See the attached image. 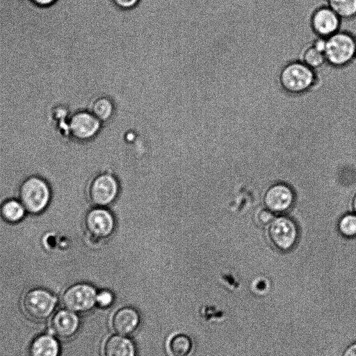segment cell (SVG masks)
Wrapping results in <instances>:
<instances>
[{"label":"cell","instance_id":"obj_22","mask_svg":"<svg viewBox=\"0 0 356 356\" xmlns=\"http://www.w3.org/2000/svg\"><path fill=\"white\" fill-rule=\"evenodd\" d=\"M255 218L259 225H267L271 223L275 219V216L274 213L266 208L258 210Z\"/></svg>","mask_w":356,"mask_h":356},{"label":"cell","instance_id":"obj_7","mask_svg":"<svg viewBox=\"0 0 356 356\" xmlns=\"http://www.w3.org/2000/svg\"><path fill=\"white\" fill-rule=\"evenodd\" d=\"M97 294L93 286L88 284H76L65 291L63 302L65 307L72 312H84L97 303Z\"/></svg>","mask_w":356,"mask_h":356},{"label":"cell","instance_id":"obj_25","mask_svg":"<svg viewBox=\"0 0 356 356\" xmlns=\"http://www.w3.org/2000/svg\"><path fill=\"white\" fill-rule=\"evenodd\" d=\"M341 356H356V341L347 346L343 350Z\"/></svg>","mask_w":356,"mask_h":356},{"label":"cell","instance_id":"obj_1","mask_svg":"<svg viewBox=\"0 0 356 356\" xmlns=\"http://www.w3.org/2000/svg\"><path fill=\"white\" fill-rule=\"evenodd\" d=\"M51 190L48 183L38 176L25 179L18 189V200L25 211L36 215L48 207L51 200Z\"/></svg>","mask_w":356,"mask_h":356},{"label":"cell","instance_id":"obj_6","mask_svg":"<svg viewBox=\"0 0 356 356\" xmlns=\"http://www.w3.org/2000/svg\"><path fill=\"white\" fill-rule=\"evenodd\" d=\"M102 122L87 108L74 113L69 120L70 137L76 140H86L99 131Z\"/></svg>","mask_w":356,"mask_h":356},{"label":"cell","instance_id":"obj_26","mask_svg":"<svg viewBox=\"0 0 356 356\" xmlns=\"http://www.w3.org/2000/svg\"><path fill=\"white\" fill-rule=\"evenodd\" d=\"M34 3L40 6H48L54 4L57 0H31Z\"/></svg>","mask_w":356,"mask_h":356},{"label":"cell","instance_id":"obj_20","mask_svg":"<svg viewBox=\"0 0 356 356\" xmlns=\"http://www.w3.org/2000/svg\"><path fill=\"white\" fill-rule=\"evenodd\" d=\"M300 61L314 70L321 68L327 63L324 53L312 44L303 50L300 57Z\"/></svg>","mask_w":356,"mask_h":356},{"label":"cell","instance_id":"obj_21","mask_svg":"<svg viewBox=\"0 0 356 356\" xmlns=\"http://www.w3.org/2000/svg\"><path fill=\"white\" fill-rule=\"evenodd\" d=\"M340 233L348 238L356 236V214L348 213L341 217L338 223Z\"/></svg>","mask_w":356,"mask_h":356},{"label":"cell","instance_id":"obj_3","mask_svg":"<svg viewBox=\"0 0 356 356\" xmlns=\"http://www.w3.org/2000/svg\"><path fill=\"white\" fill-rule=\"evenodd\" d=\"M315 81V71L300 61L288 63L280 74L282 88L291 94L306 92L312 88Z\"/></svg>","mask_w":356,"mask_h":356},{"label":"cell","instance_id":"obj_17","mask_svg":"<svg viewBox=\"0 0 356 356\" xmlns=\"http://www.w3.org/2000/svg\"><path fill=\"white\" fill-rule=\"evenodd\" d=\"M26 211L19 201L15 199L5 200L0 206V216L3 220L10 223L22 220Z\"/></svg>","mask_w":356,"mask_h":356},{"label":"cell","instance_id":"obj_5","mask_svg":"<svg viewBox=\"0 0 356 356\" xmlns=\"http://www.w3.org/2000/svg\"><path fill=\"white\" fill-rule=\"evenodd\" d=\"M268 235L271 242L279 250L287 251L296 244L298 232L293 220L286 216H280L269 225Z\"/></svg>","mask_w":356,"mask_h":356},{"label":"cell","instance_id":"obj_12","mask_svg":"<svg viewBox=\"0 0 356 356\" xmlns=\"http://www.w3.org/2000/svg\"><path fill=\"white\" fill-rule=\"evenodd\" d=\"M51 326L57 336L69 338L78 330L79 320L74 313L68 310H61L53 318Z\"/></svg>","mask_w":356,"mask_h":356},{"label":"cell","instance_id":"obj_11","mask_svg":"<svg viewBox=\"0 0 356 356\" xmlns=\"http://www.w3.org/2000/svg\"><path fill=\"white\" fill-rule=\"evenodd\" d=\"M117 193L115 180L109 175L99 177L92 184L90 194L92 200L98 204L111 202Z\"/></svg>","mask_w":356,"mask_h":356},{"label":"cell","instance_id":"obj_18","mask_svg":"<svg viewBox=\"0 0 356 356\" xmlns=\"http://www.w3.org/2000/svg\"><path fill=\"white\" fill-rule=\"evenodd\" d=\"M322 1L341 20H349L356 17V0H322Z\"/></svg>","mask_w":356,"mask_h":356},{"label":"cell","instance_id":"obj_24","mask_svg":"<svg viewBox=\"0 0 356 356\" xmlns=\"http://www.w3.org/2000/svg\"><path fill=\"white\" fill-rule=\"evenodd\" d=\"M113 4L119 9L129 10L135 8L140 0H111Z\"/></svg>","mask_w":356,"mask_h":356},{"label":"cell","instance_id":"obj_27","mask_svg":"<svg viewBox=\"0 0 356 356\" xmlns=\"http://www.w3.org/2000/svg\"><path fill=\"white\" fill-rule=\"evenodd\" d=\"M353 208L354 213L356 214V193L354 195L353 199Z\"/></svg>","mask_w":356,"mask_h":356},{"label":"cell","instance_id":"obj_8","mask_svg":"<svg viewBox=\"0 0 356 356\" xmlns=\"http://www.w3.org/2000/svg\"><path fill=\"white\" fill-rule=\"evenodd\" d=\"M341 19L327 6L316 8L312 15L311 24L319 37L327 38L340 30Z\"/></svg>","mask_w":356,"mask_h":356},{"label":"cell","instance_id":"obj_19","mask_svg":"<svg viewBox=\"0 0 356 356\" xmlns=\"http://www.w3.org/2000/svg\"><path fill=\"white\" fill-rule=\"evenodd\" d=\"M193 347L192 339L184 334L173 335L168 343V349L171 356H190Z\"/></svg>","mask_w":356,"mask_h":356},{"label":"cell","instance_id":"obj_16","mask_svg":"<svg viewBox=\"0 0 356 356\" xmlns=\"http://www.w3.org/2000/svg\"><path fill=\"white\" fill-rule=\"evenodd\" d=\"M31 356H58L59 345L49 335H42L36 338L31 346Z\"/></svg>","mask_w":356,"mask_h":356},{"label":"cell","instance_id":"obj_15","mask_svg":"<svg viewBox=\"0 0 356 356\" xmlns=\"http://www.w3.org/2000/svg\"><path fill=\"white\" fill-rule=\"evenodd\" d=\"M89 110L102 122L109 120L114 113L115 106L113 100L107 96L101 95L91 99L88 104Z\"/></svg>","mask_w":356,"mask_h":356},{"label":"cell","instance_id":"obj_14","mask_svg":"<svg viewBox=\"0 0 356 356\" xmlns=\"http://www.w3.org/2000/svg\"><path fill=\"white\" fill-rule=\"evenodd\" d=\"M87 225L93 234L106 236L113 229V222L111 214L105 210L92 211L87 217Z\"/></svg>","mask_w":356,"mask_h":356},{"label":"cell","instance_id":"obj_23","mask_svg":"<svg viewBox=\"0 0 356 356\" xmlns=\"http://www.w3.org/2000/svg\"><path fill=\"white\" fill-rule=\"evenodd\" d=\"M113 301V294L108 291H102L97 294L96 302L102 307H106Z\"/></svg>","mask_w":356,"mask_h":356},{"label":"cell","instance_id":"obj_10","mask_svg":"<svg viewBox=\"0 0 356 356\" xmlns=\"http://www.w3.org/2000/svg\"><path fill=\"white\" fill-rule=\"evenodd\" d=\"M140 323L138 312L130 307L119 309L112 318L113 330L121 335H128L134 332Z\"/></svg>","mask_w":356,"mask_h":356},{"label":"cell","instance_id":"obj_4","mask_svg":"<svg viewBox=\"0 0 356 356\" xmlns=\"http://www.w3.org/2000/svg\"><path fill=\"white\" fill-rule=\"evenodd\" d=\"M56 298L48 291L35 289L26 293L23 307L26 314L33 319L40 321L47 318L53 312Z\"/></svg>","mask_w":356,"mask_h":356},{"label":"cell","instance_id":"obj_13","mask_svg":"<svg viewBox=\"0 0 356 356\" xmlns=\"http://www.w3.org/2000/svg\"><path fill=\"white\" fill-rule=\"evenodd\" d=\"M104 356H136L134 343L128 338L113 335L104 343Z\"/></svg>","mask_w":356,"mask_h":356},{"label":"cell","instance_id":"obj_2","mask_svg":"<svg viewBox=\"0 0 356 356\" xmlns=\"http://www.w3.org/2000/svg\"><path fill=\"white\" fill-rule=\"evenodd\" d=\"M324 54L326 62L335 67L350 64L356 58V37L339 30L325 39Z\"/></svg>","mask_w":356,"mask_h":356},{"label":"cell","instance_id":"obj_9","mask_svg":"<svg viewBox=\"0 0 356 356\" xmlns=\"http://www.w3.org/2000/svg\"><path fill=\"white\" fill-rule=\"evenodd\" d=\"M295 200L292 189L284 184H276L266 192L264 201L273 213H283L291 207Z\"/></svg>","mask_w":356,"mask_h":356}]
</instances>
